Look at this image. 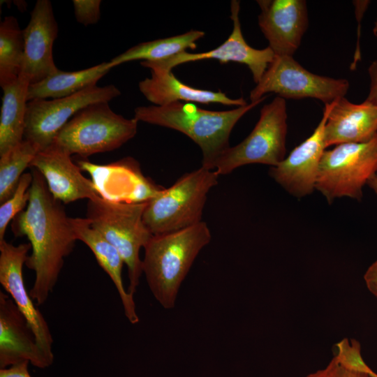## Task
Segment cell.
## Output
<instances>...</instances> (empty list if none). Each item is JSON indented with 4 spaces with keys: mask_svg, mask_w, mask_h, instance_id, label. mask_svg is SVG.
Segmentation results:
<instances>
[{
    "mask_svg": "<svg viewBox=\"0 0 377 377\" xmlns=\"http://www.w3.org/2000/svg\"><path fill=\"white\" fill-rule=\"evenodd\" d=\"M30 197L25 209L13 220L11 229L17 237L25 236L31 253L26 266L34 271L29 295L36 306L43 304L57 283L64 259L77 240L64 204L50 192L44 177L32 168Z\"/></svg>",
    "mask_w": 377,
    "mask_h": 377,
    "instance_id": "6da1fadb",
    "label": "cell"
},
{
    "mask_svg": "<svg viewBox=\"0 0 377 377\" xmlns=\"http://www.w3.org/2000/svg\"><path fill=\"white\" fill-rule=\"evenodd\" d=\"M266 98L236 108L214 111L195 103L175 102L164 105L139 106L134 110L138 121L159 126L184 133L202 153V167L213 170L219 156L230 146L231 131L238 121Z\"/></svg>",
    "mask_w": 377,
    "mask_h": 377,
    "instance_id": "7a4b0ae2",
    "label": "cell"
},
{
    "mask_svg": "<svg viewBox=\"0 0 377 377\" xmlns=\"http://www.w3.org/2000/svg\"><path fill=\"white\" fill-rule=\"evenodd\" d=\"M207 224L153 235L144 247L142 269L156 301L166 309L175 305L180 286L200 251L211 241Z\"/></svg>",
    "mask_w": 377,
    "mask_h": 377,
    "instance_id": "3957f363",
    "label": "cell"
},
{
    "mask_svg": "<svg viewBox=\"0 0 377 377\" xmlns=\"http://www.w3.org/2000/svg\"><path fill=\"white\" fill-rule=\"evenodd\" d=\"M145 202H123L101 195L89 200L86 218L118 251L128 269V293L133 296L142 273L140 251L153 235L143 221Z\"/></svg>",
    "mask_w": 377,
    "mask_h": 377,
    "instance_id": "277c9868",
    "label": "cell"
},
{
    "mask_svg": "<svg viewBox=\"0 0 377 377\" xmlns=\"http://www.w3.org/2000/svg\"><path fill=\"white\" fill-rule=\"evenodd\" d=\"M219 176L215 170L201 166L147 200L142 218L151 233H168L202 221L208 193L217 184Z\"/></svg>",
    "mask_w": 377,
    "mask_h": 377,
    "instance_id": "5b68a950",
    "label": "cell"
},
{
    "mask_svg": "<svg viewBox=\"0 0 377 377\" xmlns=\"http://www.w3.org/2000/svg\"><path fill=\"white\" fill-rule=\"evenodd\" d=\"M138 121L115 113L109 102H97L77 112L53 144L68 154L86 158L117 149L134 138Z\"/></svg>",
    "mask_w": 377,
    "mask_h": 377,
    "instance_id": "8992f818",
    "label": "cell"
},
{
    "mask_svg": "<svg viewBox=\"0 0 377 377\" xmlns=\"http://www.w3.org/2000/svg\"><path fill=\"white\" fill-rule=\"evenodd\" d=\"M377 174V134L364 142L335 145L325 150L316 183L329 203L341 197L362 198V189Z\"/></svg>",
    "mask_w": 377,
    "mask_h": 377,
    "instance_id": "52a82bcc",
    "label": "cell"
},
{
    "mask_svg": "<svg viewBox=\"0 0 377 377\" xmlns=\"http://www.w3.org/2000/svg\"><path fill=\"white\" fill-rule=\"evenodd\" d=\"M287 128L286 100L276 96L261 108L260 118L250 134L227 149L213 170L221 175L251 163L276 166L285 158Z\"/></svg>",
    "mask_w": 377,
    "mask_h": 377,
    "instance_id": "ba28073f",
    "label": "cell"
},
{
    "mask_svg": "<svg viewBox=\"0 0 377 377\" xmlns=\"http://www.w3.org/2000/svg\"><path fill=\"white\" fill-rule=\"evenodd\" d=\"M349 88L346 79H335L311 73L293 56L275 55L256 87L250 91L251 102L268 93L290 99L315 98L330 104L345 96Z\"/></svg>",
    "mask_w": 377,
    "mask_h": 377,
    "instance_id": "9c48e42d",
    "label": "cell"
},
{
    "mask_svg": "<svg viewBox=\"0 0 377 377\" xmlns=\"http://www.w3.org/2000/svg\"><path fill=\"white\" fill-rule=\"evenodd\" d=\"M120 95V90L113 84L93 85L61 98L28 101L24 140L43 150L53 144L59 132L77 112L97 102H110Z\"/></svg>",
    "mask_w": 377,
    "mask_h": 377,
    "instance_id": "30bf717a",
    "label": "cell"
},
{
    "mask_svg": "<svg viewBox=\"0 0 377 377\" xmlns=\"http://www.w3.org/2000/svg\"><path fill=\"white\" fill-rule=\"evenodd\" d=\"M240 2L230 3V19L232 30L228 38L219 46L209 51L191 53L186 51L157 61H141L140 64L150 70L171 71L173 68L188 62L216 59L221 64L234 61L247 66L253 81L257 84L273 61L275 54L268 46L263 49L251 47L242 34L239 20Z\"/></svg>",
    "mask_w": 377,
    "mask_h": 377,
    "instance_id": "8fae6325",
    "label": "cell"
},
{
    "mask_svg": "<svg viewBox=\"0 0 377 377\" xmlns=\"http://www.w3.org/2000/svg\"><path fill=\"white\" fill-rule=\"evenodd\" d=\"M30 249V243L15 246L5 239L0 242V283L27 319L38 346L53 363V338L50 327L27 291L23 279L22 269Z\"/></svg>",
    "mask_w": 377,
    "mask_h": 377,
    "instance_id": "7c38bea8",
    "label": "cell"
},
{
    "mask_svg": "<svg viewBox=\"0 0 377 377\" xmlns=\"http://www.w3.org/2000/svg\"><path fill=\"white\" fill-rule=\"evenodd\" d=\"M330 106V103L325 105L323 117L313 133L279 165L269 169L271 177L297 198L309 195L316 188L320 162L327 149L324 128Z\"/></svg>",
    "mask_w": 377,
    "mask_h": 377,
    "instance_id": "4fadbf2b",
    "label": "cell"
},
{
    "mask_svg": "<svg viewBox=\"0 0 377 377\" xmlns=\"http://www.w3.org/2000/svg\"><path fill=\"white\" fill-rule=\"evenodd\" d=\"M59 31L53 8L49 0H38L29 22L23 29L24 55L20 74L38 82L59 69L53 57V45Z\"/></svg>",
    "mask_w": 377,
    "mask_h": 377,
    "instance_id": "5bb4252c",
    "label": "cell"
},
{
    "mask_svg": "<svg viewBox=\"0 0 377 377\" xmlns=\"http://www.w3.org/2000/svg\"><path fill=\"white\" fill-rule=\"evenodd\" d=\"M258 25L275 55L293 56L308 27L304 0H258Z\"/></svg>",
    "mask_w": 377,
    "mask_h": 377,
    "instance_id": "9a60e30c",
    "label": "cell"
},
{
    "mask_svg": "<svg viewBox=\"0 0 377 377\" xmlns=\"http://www.w3.org/2000/svg\"><path fill=\"white\" fill-rule=\"evenodd\" d=\"M23 362L38 369L52 364L11 297L0 290V369Z\"/></svg>",
    "mask_w": 377,
    "mask_h": 377,
    "instance_id": "2e32d148",
    "label": "cell"
},
{
    "mask_svg": "<svg viewBox=\"0 0 377 377\" xmlns=\"http://www.w3.org/2000/svg\"><path fill=\"white\" fill-rule=\"evenodd\" d=\"M29 167L41 174L52 195L64 205L102 195L96 184L82 175L71 155L54 144L39 151Z\"/></svg>",
    "mask_w": 377,
    "mask_h": 377,
    "instance_id": "e0dca14e",
    "label": "cell"
},
{
    "mask_svg": "<svg viewBox=\"0 0 377 377\" xmlns=\"http://www.w3.org/2000/svg\"><path fill=\"white\" fill-rule=\"evenodd\" d=\"M324 128L326 147L364 142L377 134V105L367 101L350 102L345 96L332 102Z\"/></svg>",
    "mask_w": 377,
    "mask_h": 377,
    "instance_id": "ac0fdd59",
    "label": "cell"
},
{
    "mask_svg": "<svg viewBox=\"0 0 377 377\" xmlns=\"http://www.w3.org/2000/svg\"><path fill=\"white\" fill-rule=\"evenodd\" d=\"M151 77L141 80L138 88L147 101L154 105L175 102L192 103H220L240 107L248 104L242 97L231 98L221 91L197 89L178 80L172 71L150 70Z\"/></svg>",
    "mask_w": 377,
    "mask_h": 377,
    "instance_id": "d6986e66",
    "label": "cell"
},
{
    "mask_svg": "<svg viewBox=\"0 0 377 377\" xmlns=\"http://www.w3.org/2000/svg\"><path fill=\"white\" fill-rule=\"evenodd\" d=\"M71 224L77 240L84 242L94 253L97 263L110 276L118 292L124 314L131 324H137L139 317L133 296L126 290L122 279L124 262L116 248L87 218H71Z\"/></svg>",
    "mask_w": 377,
    "mask_h": 377,
    "instance_id": "ffe728a7",
    "label": "cell"
},
{
    "mask_svg": "<svg viewBox=\"0 0 377 377\" xmlns=\"http://www.w3.org/2000/svg\"><path fill=\"white\" fill-rule=\"evenodd\" d=\"M30 81L22 75L3 87L0 116V156L24 140Z\"/></svg>",
    "mask_w": 377,
    "mask_h": 377,
    "instance_id": "44dd1931",
    "label": "cell"
},
{
    "mask_svg": "<svg viewBox=\"0 0 377 377\" xmlns=\"http://www.w3.org/2000/svg\"><path fill=\"white\" fill-rule=\"evenodd\" d=\"M111 69L108 62L76 71L59 70L45 79L30 84L27 92L28 101L34 99H56L73 95L93 85Z\"/></svg>",
    "mask_w": 377,
    "mask_h": 377,
    "instance_id": "7402d4cb",
    "label": "cell"
},
{
    "mask_svg": "<svg viewBox=\"0 0 377 377\" xmlns=\"http://www.w3.org/2000/svg\"><path fill=\"white\" fill-rule=\"evenodd\" d=\"M205 33L200 30H191L184 34L151 41L142 42L128 48L108 62L112 68L124 63L142 60L157 61L186 51L195 50L196 42L203 38Z\"/></svg>",
    "mask_w": 377,
    "mask_h": 377,
    "instance_id": "603a6c76",
    "label": "cell"
},
{
    "mask_svg": "<svg viewBox=\"0 0 377 377\" xmlns=\"http://www.w3.org/2000/svg\"><path fill=\"white\" fill-rule=\"evenodd\" d=\"M23 29L15 17H4L0 24V86L15 81L21 71L24 55Z\"/></svg>",
    "mask_w": 377,
    "mask_h": 377,
    "instance_id": "cb8c5ba5",
    "label": "cell"
},
{
    "mask_svg": "<svg viewBox=\"0 0 377 377\" xmlns=\"http://www.w3.org/2000/svg\"><path fill=\"white\" fill-rule=\"evenodd\" d=\"M37 146L23 140L0 156V203L13 194L24 170L39 151Z\"/></svg>",
    "mask_w": 377,
    "mask_h": 377,
    "instance_id": "d4e9b609",
    "label": "cell"
},
{
    "mask_svg": "<svg viewBox=\"0 0 377 377\" xmlns=\"http://www.w3.org/2000/svg\"><path fill=\"white\" fill-rule=\"evenodd\" d=\"M33 180L31 172L24 173L13 194L0 207V242L4 239L8 225L27 207L29 197V187Z\"/></svg>",
    "mask_w": 377,
    "mask_h": 377,
    "instance_id": "484cf974",
    "label": "cell"
},
{
    "mask_svg": "<svg viewBox=\"0 0 377 377\" xmlns=\"http://www.w3.org/2000/svg\"><path fill=\"white\" fill-rule=\"evenodd\" d=\"M306 377H377V374L369 367L361 369L348 364L336 355L325 368Z\"/></svg>",
    "mask_w": 377,
    "mask_h": 377,
    "instance_id": "4316f807",
    "label": "cell"
},
{
    "mask_svg": "<svg viewBox=\"0 0 377 377\" xmlns=\"http://www.w3.org/2000/svg\"><path fill=\"white\" fill-rule=\"evenodd\" d=\"M76 20L84 26L94 24L101 17V0H73Z\"/></svg>",
    "mask_w": 377,
    "mask_h": 377,
    "instance_id": "83f0119b",
    "label": "cell"
},
{
    "mask_svg": "<svg viewBox=\"0 0 377 377\" xmlns=\"http://www.w3.org/2000/svg\"><path fill=\"white\" fill-rule=\"evenodd\" d=\"M368 73L370 79V87L369 94L365 100L377 105V59L369 65Z\"/></svg>",
    "mask_w": 377,
    "mask_h": 377,
    "instance_id": "f1b7e54d",
    "label": "cell"
},
{
    "mask_svg": "<svg viewBox=\"0 0 377 377\" xmlns=\"http://www.w3.org/2000/svg\"><path fill=\"white\" fill-rule=\"evenodd\" d=\"M29 362H23L0 369V377H31L28 366Z\"/></svg>",
    "mask_w": 377,
    "mask_h": 377,
    "instance_id": "f546056e",
    "label": "cell"
},
{
    "mask_svg": "<svg viewBox=\"0 0 377 377\" xmlns=\"http://www.w3.org/2000/svg\"><path fill=\"white\" fill-rule=\"evenodd\" d=\"M364 278L367 288L377 297V260L368 268Z\"/></svg>",
    "mask_w": 377,
    "mask_h": 377,
    "instance_id": "4dcf8cb0",
    "label": "cell"
},
{
    "mask_svg": "<svg viewBox=\"0 0 377 377\" xmlns=\"http://www.w3.org/2000/svg\"><path fill=\"white\" fill-rule=\"evenodd\" d=\"M367 184L377 195V174L374 175L369 179Z\"/></svg>",
    "mask_w": 377,
    "mask_h": 377,
    "instance_id": "1f68e13d",
    "label": "cell"
},
{
    "mask_svg": "<svg viewBox=\"0 0 377 377\" xmlns=\"http://www.w3.org/2000/svg\"><path fill=\"white\" fill-rule=\"evenodd\" d=\"M373 34L374 35L377 37V18L374 22V27H373Z\"/></svg>",
    "mask_w": 377,
    "mask_h": 377,
    "instance_id": "d6a6232c",
    "label": "cell"
}]
</instances>
